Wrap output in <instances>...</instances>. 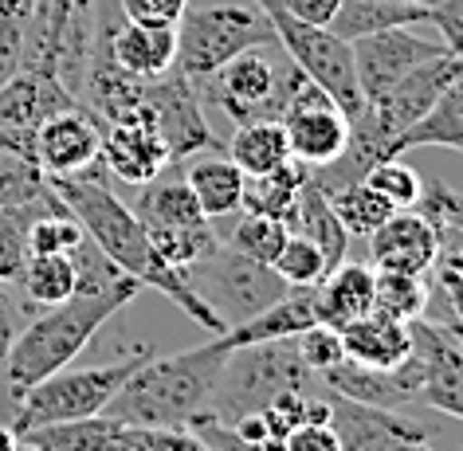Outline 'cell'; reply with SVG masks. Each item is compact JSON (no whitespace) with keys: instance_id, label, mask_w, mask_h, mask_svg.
Returning <instances> with one entry per match:
<instances>
[{"instance_id":"cell-1","label":"cell","mask_w":463,"mask_h":451,"mask_svg":"<svg viewBox=\"0 0 463 451\" xmlns=\"http://www.w3.org/2000/svg\"><path fill=\"white\" fill-rule=\"evenodd\" d=\"M102 173H107L102 169V161H95V165L75 173V177H48V189L60 196L63 208L79 220V228L87 232V240L122 275H130V279L149 287V291L165 295L173 306L184 310V315L196 322V326H204L213 338H220V334H224L220 318L193 295L184 271L165 268V263L157 259V251H154V244H149V236H146V224L134 216L130 204H122L118 196L110 193V184L102 181Z\"/></svg>"},{"instance_id":"cell-2","label":"cell","mask_w":463,"mask_h":451,"mask_svg":"<svg viewBox=\"0 0 463 451\" xmlns=\"http://www.w3.org/2000/svg\"><path fill=\"white\" fill-rule=\"evenodd\" d=\"M224 362H228V350L220 345V338L169 357H146L134 369V377L114 392V400L102 409V416H110L118 424L189 428L213 404V389L220 381Z\"/></svg>"},{"instance_id":"cell-3","label":"cell","mask_w":463,"mask_h":451,"mask_svg":"<svg viewBox=\"0 0 463 451\" xmlns=\"http://www.w3.org/2000/svg\"><path fill=\"white\" fill-rule=\"evenodd\" d=\"M137 291H99V295H83L75 291L67 303L48 306L43 315H36L28 326H20L13 350H8V389L20 400L32 385H40L43 377L60 373L75 362L79 353L90 345V338L130 303Z\"/></svg>"},{"instance_id":"cell-4","label":"cell","mask_w":463,"mask_h":451,"mask_svg":"<svg viewBox=\"0 0 463 451\" xmlns=\"http://www.w3.org/2000/svg\"><path fill=\"white\" fill-rule=\"evenodd\" d=\"M310 377L315 373L298 362L295 338L240 345V350H228V362L220 369L208 412L216 420L232 424L248 412H263L283 392H307Z\"/></svg>"},{"instance_id":"cell-5","label":"cell","mask_w":463,"mask_h":451,"mask_svg":"<svg viewBox=\"0 0 463 451\" xmlns=\"http://www.w3.org/2000/svg\"><path fill=\"white\" fill-rule=\"evenodd\" d=\"M149 357V350L126 353L110 365H90V369H60V373L43 377L40 385H32L20 397V409L13 416V432H36L48 424H67V420H87V416H102V409L114 400L126 381L134 377V369Z\"/></svg>"},{"instance_id":"cell-6","label":"cell","mask_w":463,"mask_h":451,"mask_svg":"<svg viewBox=\"0 0 463 451\" xmlns=\"http://www.w3.org/2000/svg\"><path fill=\"white\" fill-rule=\"evenodd\" d=\"M256 5H260V13L268 16V24L275 32V43H283L291 67H298L310 83L326 90V95L334 99V107L354 122L357 114H362L365 99H362V87H357L350 43L338 40L330 28L298 20L283 0H256Z\"/></svg>"},{"instance_id":"cell-7","label":"cell","mask_w":463,"mask_h":451,"mask_svg":"<svg viewBox=\"0 0 463 451\" xmlns=\"http://www.w3.org/2000/svg\"><path fill=\"white\" fill-rule=\"evenodd\" d=\"M307 83V75L291 67L287 75L275 71L268 48L240 52L236 60L216 67L213 75L196 79V95L213 102L224 114H232L240 126L244 122H283L287 107H291L295 90Z\"/></svg>"},{"instance_id":"cell-8","label":"cell","mask_w":463,"mask_h":451,"mask_svg":"<svg viewBox=\"0 0 463 451\" xmlns=\"http://www.w3.org/2000/svg\"><path fill=\"white\" fill-rule=\"evenodd\" d=\"M275 32L268 16L244 5H208V8H184L177 20V71L193 83L213 75L216 67L236 60L240 52L271 48Z\"/></svg>"},{"instance_id":"cell-9","label":"cell","mask_w":463,"mask_h":451,"mask_svg":"<svg viewBox=\"0 0 463 451\" xmlns=\"http://www.w3.org/2000/svg\"><path fill=\"white\" fill-rule=\"evenodd\" d=\"M184 279H189L193 295L220 318V326H244L256 315H263L268 306H275L279 298L291 291L279 275H275L268 263H256L240 251H232L220 244L213 256L184 268Z\"/></svg>"},{"instance_id":"cell-10","label":"cell","mask_w":463,"mask_h":451,"mask_svg":"<svg viewBox=\"0 0 463 451\" xmlns=\"http://www.w3.org/2000/svg\"><path fill=\"white\" fill-rule=\"evenodd\" d=\"M459 75H463V60H459V55L439 52V55H432V60H424L420 67H412L404 79H397L385 95L369 99L354 122L365 126V130L373 134L381 146H385V157H389V146L397 142L409 126L420 122L428 114V107H432V102L444 95V90L456 83Z\"/></svg>"},{"instance_id":"cell-11","label":"cell","mask_w":463,"mask_h":451,"mask_svg":"<svg viewBox=\"0 0 463 451\" xmlns=\"http://www.w3.org/2000/svg\"><path fill=\"white\" fill-rule=\"evenodd\" d=\"M142 102H146L149 118H154V130L161 134V142L169 149L173 165H181V161H189L196 154H208V149H220L204 122L196 83L189 75H181L177 67H169L157 79H146Z\"/></svg>"},{"instance_id":"cell-12","label":"cell","mask_w":463,"mask_h":451,"mask_svg":"<svg viewBox=\"0 0 463 451\" xmlns=\"http://www.w3.org/2000/svg\"><path fill=\"white\" fill-rule=\"evenodd\" d=\"M71 107H79V99L55 75L24 71L20 67L16 75H8L0 83V146L36 157V149H32L36 130Z\"/></svg>"},{"instance_id":"cell-13","label":"cell","mask_w":463,"mask_h":451,"mask_svg":"<svg viewBox=\"0 0 463 451\" xmlns=\"http://www.w3.org/2000/svg\"><path fill=\"white\" fill-rule=\"evenodd\" d=\"M283 134L291 146V161L307 169H322L342 157L345 142H350V118L334 107L326 90L307 79L283 114Z\"/></svg>"},{"instance_id":"cell-14","label":"cell","mask_w":463,"mask_h":451,"mask_svg":"<svg viewBox=\"0 0 463 451\" xmlns=\"http://www.w3.org/2000/svg\"><path fill=\"white\" fill-rule=\"evenodd\" d=\"M412 330V357L420 365V404L463 420V350L451 338L444 322L416 318Z\"/></svg>"},{"instance_id":"cell-15","label":"cell","mask_w":463,"mask_h":451,"mask_svg":"<svg viewBox=\"0 0 463 451\" xmlns=\"http://www.w3.org/2000/svg\"><path fill=\"white\" fill-rule=\"evenodd\" d=\"M354 52V71H357V87H362V99H377L385 90L404 79L412 67H420L424 60L448 52L444 43H432L424 36H416L409 28H389V32H373V36H362L350 43Z\"/></svg>"},{"instance_id":"cell-16","label":"cell","mask_w":463,"mask_h":451,"mask_svg":"<svg viewBox=\"0 0 463 451\" xmlns=\"http://www.w3.org/2000/svg\"><path fill=\"white\" fill-rule=\"evenodd\" d=\"M439 232L420 208H401L369 236V268L397 275H432L439 259Z\"/></svg>"},{"instance_id":"cell-17","label":"cell","mask_w":463,"mask_h":451,"mask_svg":"<svg viewBox=\"0 0 463 451\" xmlns=\"http://www.w3.org/2000/svg\"><path fill=\"white\" fill-rule=\"evenodd\" d=\"M330 424L338 432L342 451H412L428 444V428L409 420L404 412L369 409L330 392Z\"/></svg>"},{"instance_id":"cell-18","label":"cell","mask_w":463,"mask_h":451,"mask_svg":"<svg viewBox=\"0 0 463 451\" xmlns=\"http://www.w3.org/2000/svg\"><path fill=\"white\" fill-rule=\"evenodd\" d=\"M32 149H36V161L48 177H75L99 161L102 122L87 107H71L40 126Z\"/></svg>"},{"instance_id":"cell-19","label":"cell","mask_w":463,"mask_h":451,"mask_svg":"<svg viewBox=\"0 0 463 451\" xmlns=\"http://www.w3.org/2000/svg\"><path fill=\"white\" fill-rule=\"evenodd\" d=\"M326 389L334 397H345L354 404H369V409L385 412H404L412 404H420V365L409 353V362L397 369H365L354 362H342L338 369L322 373Z\"/></svg>"},{"instance_id":"cell-20","label":"cell","mask_w":463,"mask_h":451,"mask_svg":"<svg viewBox=\"0 0 463 451\" xmlns=\"http://www.w3.org/2000/svg\"><path fill=\"white\" fill-rule=\"evenodd\" d=\"M107 43L114 63L134 79H157L177 63V24H154V20H126L110 16Z\"/></svg>"},{"instance_id":"cell-21","label":"cell","mask_w":463,"mask_h":451,"mask_svg":"<svg viewBox=\"0 0 463 451\" xmlns=\"http://www.w3.org/2000/svg\"><path fill=\"white\" fill-rule=\"evenodd\" d=\"M102 169L114 173L126 184H146L161 169L173 165L169 149L154 130V122H107L102 126V149H99Z\"/></svg>"},{"instance_id":"cell-22","label":"cell","mask_w":463,"mask_h":451,"mask_svg":"<svg viewBox=\"0 0 463 451\" xmlns=\"http://www.w3.org/2000/svg\"><path fill=\"white\" fill-rule=\"evenodd\" d=\"M310 326H318V287H291V291L275 306L263 310V315L220 334V345H224V350H240V345L283 342V338H298V334Z\"/></svg>"},{"instance_id":"cell-23","label":"cell","mask_w":463,"mask_h":451,"mask_svg":"<svg viewBox=\"0 0 463 451\" xmlns=\"http://www.w3.org/2000/svg\"><path fill=\"white\" fill-rule=\"evenodd\" d=\"M338 334L345 345V362L365 365V369H397L412 353L409 322H392L385 315H365Z\"/></svg>"},{"instance_id":"cell-24","label":"cell","mask_w":463,"mask_h":451,"mask_svg":"<svg viewBox=\"0 0 463 451\" xmlns=\"http://www.w3.org/2000/svg\"><path fill=\"white\" fill-rule=\"evenodd\" d=\"M373 279L377 271L369 263H338L318 283V322L330 330H345L350 322L373 315Z\"/></svg>"},{"instance_id":"cell-25","label":"cell","mask_w":463,"mask_h":451,"mask_svg":"<svg viewBox=\"0 0 463 451\" xmlns=\"http://www.w3.org/2000/svg\"><path fill=\"white\" fill-rule=\"evenodd\" d=\"M134 216L142 220L146 228H184V224H201V220H208L201 212V204H196L181 165H165L154 181L137 184Z\"/></svg>"},{"instance_id":"cell-26","label":"cell","mask_w":463,"mask_h":451,"mask_svg":"<svg viewBox=\"0 0 463 451\" xmlns=\"http://www.w3.org/2000/svg\"><path fill=\"white\" fill-rule=\"evenodd\" d=\"M181 173H184V181H189L196 204H201V212L208 220L240 212L248 177L240 173V165L228 154H196L189 161H181Z\"/></svg>"},{"instance_id":"cell-27","label":"cell","mask_w":463,"mask_h":451,"mask_svg":"<svg viewBox=\"0 0 463 451\" xmlns=\"http://www.w3.org/2000/svg\"><path fill=\"white\" fill-rule=\"evenodd\" d=\"M291 232L310 240L322 259H326V271H334L338 263H345V251H350V232L342 228V220L334 216L330 208V196L318 189V181L307 173L303 181V193H298V208H295V220H291Z\"/></svg>"},{"instance_id":"cell-28","label":"cell","mask_w":463,"mask_h":451,"mask_svg":"<svg viewBox=\"0 0 463 451\" xmlns=\"http://www.w3.org/2000/svg\"><path fill=\"white\" fill-rule=\"evenodd\" d=\"M428 146L463 154V75L428 107L420 122L409 126V130L389 146V157H401V154H409V149H428Z\"/></svg>"},{"instance_id":"cell-29","label":"cell","mask_w":463,"mask_h":451,"mask_svg":"<svg viewBox=\"0 0 463 451\" xmlns=\"http://www.w3.org/2000/svg\"><path fill=\"white\" fill-rule=\"evenodd\" d=\"M428 24V5H397V0H342L330 20V32L345 43L389 28Z\"/></svg>"},{"instance_id":"cell-30","label":"cell","mask_w":463,"mask_h":451,"mask_svg":"<svg viewBox=\"0 0 463 451\" xmlns=\"http://www.w3.org/2000/svg\"><path fill=\"white\" fill-rule=\"evenodd\" d=\"M307 165L298 161H287V165L263 173V177H248L244 181V201H240V212H256V216H268V220H279L291 232V220H295V208H298V193H303V181H307Z\"/></svg>"},{"instance_id":"cell-31","label":"cell","mask_w":463,"mask_h":451,"mask_svg":"<svg viewBox=\"0 0 463 451\" xmlns=\"http://www.w3.org/2000/svg\"><path fill=\"white\" fill-rule=\"evenodd\" d=\"M228 157L240 165L244 177H263V173L279 169L291 161V146H287L283 122H244L236 126L232 142L224 146Z\"/></svg>"},{"instance_id":"cell-32","label":"cell","mask_w":463,"mask_h":451,"mask_svg":"<svg viewBox=\"0 0 463 451\" xmlns=\"http://www.w3.org/2000/svg\"><path fill=\"white\" fill-rule=\"evenodd\" d=\"M20 295L36 310L60 306L75 295V263L71 256H28V268L20 275Z\"/></svg>"},{"instance_id":"cell-33","label":"cell","mask_w":463,"mask_h":451,"mask_svg":"<svg viewBox=\"0 0 463 451\" xmlns=\"http://www.w3.org/2000/svg\"><path fill=\"white\" fill-rule=\"evenodd\" d=\"M146 236H149V244H154L157 259L165 263V268H177V271L208 259L220 244H224V240L213 232L208 220H201V224H184V228H146Z\"/></svg>"},{"instance_id":"cell-34","label":"cell","mask_w":463,"mask_h":451,"mask_svg":"<svg viewBox=\"0 0 463 451\" xmlns=\"http://www.w3.org/2000/svg\"><path fill=\"white\" fill-rule=\"evenodd\" d=\"M48 201V173L36 157L0 146V208H28Z\"/></svg>"},{"instance_id":"cell-35","label":"cell","mask_w":463,"mask_h":451,"mask_svg":"<svg viewBox=\"0 0 463 451\" xmlns=\"http://www.w3.org/2000/svg\"><path fill=\"white\" fill-rule=\"evenodd\" d=\"M330 208H334V216L342 220L345 232H350V240H354V236H365V240H369L392 212H397V208H392L381 193L369 189L365 181L345 184V189L330 193Z\"/></svg>"},{"instance_id":"cell-36","label":"cell","mask_w":463,"mask_h":451,"mask_svg":"<svg viewBox=\"0 0 463 451\" xmlns=\"http://www.w3.org/2000/svg\"><path fill=\"white\" fill-rule=\"evenodd\" d=\"M428 310V283L424 275H397L377 271L373 279V315H385L392 322H416Z\"/></svg>"},{"instance_id":"cell-37","label":"cell","mask_w":463,"mask_h":451,"mask_svg":"<svg viewBox=\"0 0 463 451\" xmlns=\"http://www.w3.org/2000/svg\"><path fill=\"white\" fill-rule=\"evenodd\" d=\"M52 201V189H48ZM43 204H28V208H0V283H20V275L28 268V228L36 220Z\"/></svg>"},{"instance_id":"cell-38","label":"cell","mask_w":463,"mask_h":451,"mask_svg":"<svg viewBox=\"0 0 463 451\" xmlns=\"http://www.w3.org/2000/svg\"><path fill=\"white\" fill-rule=\"evenodd\" d=\"M102 451H204L201 436L184 424L149 428V424H118Z\"/></svg>"},{"instance_id":"cell-39","label":"cell","mask_w":463,"mask_h":451,"mask_svg":"<svg viewBox=\"0 0 463 451\" xmlns=\"http://www.w3.org/2000/svg\"><path fill=\"white\" fill-rule=\"evenodd\" d=\"M287 236L291 232H287V224H279V220H268V216H256V212H240L236 224H232V236L224 240V248L271 268V259L279 256Z\"/></svg>"},{"instance_id":"cell-40","label":"cell","mask_w":463,"mask_h":451,"mask_svg":"<svg viewBox=\"0 0 463 451\" xmlns=\"http://www.w3.org/2000/svg\"><path fill=\"white\" fill-rule=\"evenodd\" d=\"M114 428H118V420H110V416H87V420L36 428V432H24L20 439H40L52 451H102Z\"/></svg>"},{"instance_id":"cell-41","label":"cell","mask_w":463,"mask_h":451,"mask_svg":"<svg viewBox=\"0 0 463 451\" xmlns=\"http://www.w3.org/2000/svg\"><path fill=\"white\" fill-rule=\"evenodd\" d=\"M271 271L279 275L287 287H318L330 275L326 271V259H322V251L310 244V240L295 236V232L283 240L279 256L271 259Z\"/></svg>"},{"instance_id":"cell-42","label":"cell","mask_w":463,"mask_h":451,"mask_svg":"<svg viewBox=\"0 0 463 451\" xmlns=\"http://www.w3.org/2000/svg\"><path fill=\"white\" fill-rule=\"evenodd\" d=\"M365 184L373 193L385 196L397 212H401V208H416V204H420V196H424V177L416 169L404 165V161H397V157L377 161V165L365 173Z\"/></svg>"},{"instance_id":"cell-43","label":"cell","mask_w":463,"mask_h":451,"mask_svg":"<svg viewBox=\"0 0 463 451\" xmlns=\"http://www.w3.org/2000/svg\"><path fill=\"white\" fill-rule=\"evenodd\" d=\"M295 350H298V362H303L310 373L322 377L330 373V369H338L345 362V345H342V334L330 330V326H310L295 338Z\"/></svg>"},{"instance_id":"cell-44","label":"cell","mask_w":463,"mask_h":451,"mask_svg":"<svg viewBox=\"0 0 463 451\" xmlns=\"http://www.w3.org/2000/svg\"><path fill=\"white\" fill-rule=\"evenodd\" d=\"M20 334V310L13 306V298H0V424H13V416L20 409V400L13 397V389H8V377H5V365H8V350H13Z\"/></svg>"},{"instance_id":"cell-45","label":"cell","mask_w":463,"mask_h":451,"mask_svg":"<svg viewBox=\"0 0 463 451\" xmlns=\"http://www.w3.org/2000/svg\"><path fill=\"white\" fill-rule=\"evenodd\" d=\"M428 24L444 32V48L463 60V0H436V5H428Z\"/></svg>"},{"instance_id":"cell-46","label":"cell","mask_w":463,"mask_h":451,"mask_svg":"<svg viewBox=\"0 0 463 451\" xmlns=\"http://www.w3.org/2000/svg\"><path fill=\"white\" fill-rule=\"evenodd\" d=\"M189 8V0H118L126 20H154V24H177Z\"/></svg>"},{"instance_id":"cell-47","label":"cell","mask_w":463,"mask_h":451,"mask_svg":"<svg viewBox=\"0 0 463 451\" xmlns=\"http://www.w3.org/2000/svg\"><path fill=\"white\" fill-rule=\"evenodd\" d=\"M283 451H342L334 424H303L283 439Z\"/></svg>"},{"instance_id":"cell-48","label":"cell","mask_w":463,"mask_h":451,"mask_svg":"<svg viewBox=\"0 0 463 451\" xmlns=\"http://www.w3.org/2000/svg\"><path fill=\"white\" fill-rule=\"evenodd\" d=\"M283 5L291 8L298 20H307V24L330 28V20H334V13H338L342 0H283Z\"/></svg>"},{"instance_id":"cell-49","label":"cell","mask_w":463,"mask_h":451,"mask_svg":"<svg viewBox=\"0 0 463 451\" xmlns=\"http://www.w3.org/2000/svg\"><path fill=\"white\" fill-rule=\"evenodd\" d=\"M436 287H439V295L448 298V310H451L448 318L463 326V279H456V275H448V271H436Z\"/></svg>"},{"instance_id":"cell-50","label":"cell","mask_w":463,"mask_h":451,"mask_svg":"<svg viewBox=\"0 0 463 451\" xmlns=\"http://www.w3.org/2000/svg\"><path fill=\"white\" fill-rule=\"evenodd\" d=\"M0 451H20V436L8 424H0Z\"/></svg>"},{"instance_id":"cell-51","label":"cell","mask_w":463,"mask_h":451,"mask_svg":"<svg viewBox=\"0 0 463 451\" xmlns=\"http://www.w3.org/2000/svg\"><path fill=\"white\" fill-rule=\"evenodd\" d=\"M20 451H52V447L40 444V439H20Z\"/></svg>"},{"instance_id":"cell-52","label":"cell","mask_w":463,"mask_h":451,"mask_svg":"<svg viewBox=\"0 0 463 451\" xmlns=\"http://www.w3.org/2000/svg\"><path fill=\"white\" fill-rule=\"evenodd\" d=\"M444 326L451 330V338H456V342H459V350H463V326H459V322H451V318H444Z\"/></svg>"},{"instance_id":"cell-53","label":"cell","mask_w":463,"mask_h":451,"mask_svg":"<svg viewBox=\"0 0 463 451\" xmlns=\"http://www.w3.org/2000/svg\"><path fill=\"white\" fill-rule=\"evenodd\" d=\"M397 5H436V0H397Z\"/></svg>"},{"instance_id":"cell-54","label":"cell","mask_w":463,"mask_h":451,"mask_svg":"<svg viewBox=\"0 0 463 451\" xmlns=\"http://www.w3.org/2000/svg\"><path fill=\"white\" fill-rule=\"evenodd\" d=\"M412 451H432V447H428V444H416V447H412Z\"/></svg>"},{"instance_id":"cell-55","label":"cell","mask_w":463,"mask_h":451,"mask_svg":"<svg viewBox=\"0 0 463 451\" xmlns=\"http://www.w3.org/2000/svg\"><path fill=\"white\" fill-rule=\"evenodd\" d=\"M0 298H5V283H0Z\"/></svg>"},{"instance_id":"cell-56","label":"cell","mask_w":463,"mask_h":451,"mask_svg":"<svg viewBox=\"0 0 463 451\" xmlns=\"http://www.w3.org/2000/svg\"><path fill=\"white\" fill-rule=\"evenodd\" d=\"M459 451H463V447H459Z\"/></svg>"}]
</instances>
